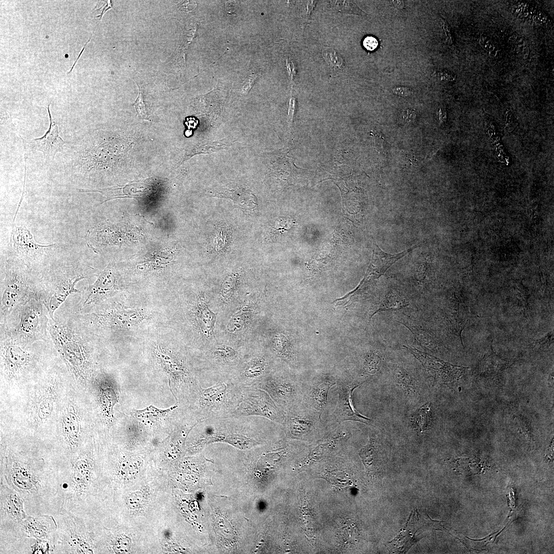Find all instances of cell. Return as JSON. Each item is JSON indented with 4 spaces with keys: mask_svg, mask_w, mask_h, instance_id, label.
<instances>
[{
    "mask_svg": "<svg viewBox=\"0 0 554 554\" xmlns=\"http://www.w3.org/2000/svg\"><path fill=\"white\" fill-rule=\"evenodd\" d=\"M0 423V482L23 498L28 516L57 513L63 502L58 462L44 443Z\"/></svg>",
    "mask_w": 554,
    "mask_h": 554,
    "instance_id": "1",
    "label": "cell"
},
{
    "mask_svg": "<svg viewBox=\"0 0 554 554\" xmlns=\"http://www.w3.org/2000/svg\"><path fill=\"white\" fill-rule=\"evenodd\" d=\"M70 383L65 369L57 365L48 367L14 397L1 403V421L45 443Z\"/></svg>",
    "mask_w": 554,
    "mask_h": 554,
    "instance_id": "2",
    "label": "cell"
},
{
    "mask_svg": "<svg viewBox=\"0 0 554 554\" xmlns=\"http://www.w3.org/2000/svg\"><path fill=\"white\" fill-rule=\"evenodd\" d=\"M62 509L82 519L91 529L106 513L108 482L101 465V444L93 433L87 443L60 470Z\"/></svg>",
    "mask_w": 554,
    "mask_h": 554,
    "instance_id": "3",
    "label": "cell"
},
{
    "mask_svg": "<svg viewBox=\"0 0 554 554\" xmlns=\"http://www.w3.org/2000/svg\"><path fill=\"white\" fill-rule=\"evenodd\" d=\"M86 392L70 382L60 405L52 432L44 443L62 466L68 464L94 433Z\"/></svg>",
    "mask_w": 554,
    "mask_h": 554,
    "instance_id": "4",
    "label": "cell"
},
{
    "mask_svg": "<svg viewBox=\"0 0 554 554\" xmlns=\"http://www.w3.org/2000/svg\"><path fill=\"white\" fill-rule=\"evenodd\" d=\"M199 423L201 430L197 437L201 444L223 442L241 449L251 448L260 444L266 433V428L254 417L230 416Z\"/></svg>",
    "mask_w": 554,
    "mask_h": 554,
    "instance_id": "5",
    "label": "cell"
},
{
    "mask_svg": "<svg viewBox=\"0 0 554 554\" xmlns=\"http://www.w3.org/2000/svg\"><path fill=\"white\" fill-rule=\"evenodd\" d=\"M50 332L71 383L86 392L94 377L89 350L68 328L55 324L50 327Z\"/></svg>",
    "mask_w": 554,
    "mask_h": 554,
    "instance_id": "6",
    "label": "cell"
},
{
    "mask_svg": "<svg viewBox=\"0 0 554 554\" xmlns=\"http://www.w3.org/2000/svg\"><path fill=\"white\" fill-rule=\"evenodd\" d=\"M242 395V387L231 376L224 377L210 387H200L190 402V413L200 422L230 417Z\"/></svg>",
    "mask_w": 554,
    "mask_h": 554,
    "instance_id": "7",
    "label": "cell"
},
{
    "mask_svg": "<svg viewBox=\"0 0 554 554\" xmlns=\"http://www.w3.org/2000/svg\"><path fill=\"white\" fill-rule=\"evenodd\" d=\"M53 517L57 527L53 553L95 552L94 533L82 519L63 509Z\"/></svg>",
    "mask_w": 554,
    "mask_h": 554,
    "instance_id": "8",
    "label": "cell"
},
{
    "mask_svg": "<svg viewBox=\"0 0 554 554\" xmlns=\"http://www.w3.org/2000/svg\"><path fill=\"white\" fill-rule=\"evenodd\" d=\"M285 413L282 427L288 438L307 440L324 434L327 429L322 421V415L303 400L290 407Z\"/></svg>",
    "mask_w": 554,
    "mask_h": 554,
    "instance_id": "9",
    "label": "cell"
},
{
    "mask_svg": "<svg viewBox=\"0 0 554 554\" xmlns=\"http://www.w3.org/2000/svg\"><path fill=\"white\" fill-rule=\"evenodd\" d=\"M56 523L53 516H28L18 525L15 533L0 543V553H19L25 538L54 541Z\"/></svg>",
    "mask_w": 554,
    "mask_h": 554,
    "instance_id": "10",
    "label": "cell"
},
{
    "mask_svg": "<svg viewBox=\"0 0 554 554\" xmlns=\"http://www.w3.org/2000/svg\"><path fill=\"white\" fill-rule=\"evenodd\" d=\"M231 416L260 417L282 426L285 413L267 392L250 387H242L241 402Z\"/></svg>",
    "mask_w": 554,
    "mask_h": 554,
    "instance_id": "11",
    "label": "cell"
},
{
    "mask_svg": "<svg viewBox=\"0 0 554 554\" xmlns=\"http://www.w3.org/2000/svg\"><path fill=\"white\" fill-rule=\"evenodd\" d=\"M256 387L267 392L284 412L303 400V385L288 374L270 373Z\"/></svg>",
    "mask_w": 554,
    "mask_h": 554,
    "instance_id": "12",
    "label": "cell"
},
{
    "mask_svg": "<svg viewBox=\"0 0 554 554\" xmlns=\"http://www.w3.org/2000/svg\"><path fill=\"white\" fill-rule=\"evenodd\" d=\"M27 516L23 498L7 485L0 482V542L13 536Z\"/></svg>",
    "mask_w": 554,
    "mask_h": 554,
    "instance_id": "13",
    "label": "cell"
},
{
    "mask_svg": "<svg viewBox=\"0 0 554 554\" xmlns=\"http://www.w3.org/2000/svg\"><path fill=\"white\" fill-rule=\"evenodd\" d=\"M412 353L433 378L437 383L448 385L458 381L468 368L453 365L432 355L408 346H403Z\"/></svg>",
    "mask_w": 554,
    "mask_h": 554,
    "instance_id": "14",
    "label": "cell"
},
{
    "mask_svg": "<svg viewBox=\"0 0 554 554\" xmlns=\"http://www.w3.org/2000/svg\"><path fill=\"white\" fill-rule=\"evenodd\" d=\"M363 382L337 380L338 400L332 414V419L338 424L346 421H354L366 424H371V420L362 415L354 406L352 399L353 390Z\"/></svg>",
    "mask_w": 554,
    "mask_h": 554,
    "instance_id": "15",
    "label": "cell"
},
{
    "mask_svg": "<svg viewBox=\"0 0 554 554\" xmlns=\"http://www.w3.org/2000/svg\"><path fill=\"white\" fill-rule=\"evenodd\" d=\"M50 103L47 110L49 117V127L42 136L26 141L22 139L24 146L43 153L45 163L49 164L54 160L57 153L61 152L66 143L60 135L56 122L52 118L50 111Z\"/></svg>",
    "mask_w": 554,
    "mask_h": 554,
    "instance_id": "16",
    "label": "cell"
},
{
    "mask_svg": "<svg viewBox=\"0 0 554 554\" xmlns=\"http://www.w3.org/2000/svg\"><path fill=\"white\" fill-rule=\"evenodd\" d=\"M269 373L268 360L258 355L245 361L231 377L241 387H256Z\"/></svg>",
    "mask_w": 554,
    "mask_h": 554,
    "instance_id": "17",
    "label": "cell"
},
{
    "mask_svg": "<svg viewBox=\"0 0 554 554\" xmlns=\"http://www.w3.org/2000/svg\"><path fill=\"white\" fill-rule=\"evenodd\" d=\"M332 375L323 374L314 379L311 384L303 386V401L321 415L327 407L329 392L337 383Z\"/></svg>",
    "mask_w": 554,
    "mask_h": 554,
    "instance_id": "18",
    "label": "cell"
},
{
    "mask_svg": "<svg viewBox=\"0 0 554 554\" xmlns=\"http://www.w3.org/2000/svg\"><path fill=\"white\" fill-rule=\"evenodd\" d=\"M413 246L406 250L396 254H390L384 252L375 244H374L371 262L367 270L366 275L360 285L364 286L368 283L377 279L383 275L395 262L406 255L416 247Z\"/></svg>",
    "mask_w": 554,
    "mask_h": 554,
    "instance_id": "19",
    "label": "cell"
},
{
    "mask_svg": "<svg viewBox=\"0 0 554 554\" xmlns=\"http://www.w3.org/2000/svg\"><path fill=\"white\" fill-rule=\"evenodd\" d=\"M11 235V242L17 254L24 257L43 254L45 249L55 244L42 245L34 240L31 232L25 227H17Z\"/></svg>",
    "mask_w": 554,
    "mask_h": 554,
    "instance_id": "20",
    "label": "cell"
},
{
    "mask_svg": "<svg viewBox=\"0 0 554 554\" xmlns=\"http://www.w3.org/2000/svg\"><path fill=\"white\" fill-rule=\"evenodd\" d=\"M41 311L39 307L32 303L27 304L22 311L19 325V331L23 337L35 339L42 333Z\"/></svg>",
    "mask_w": 554,
    "mask_h": 554,
    "instance_id": "21",
    "label": "cell"
},
{
    "mask_svg": "<svg viewBox=\"0 0 554 554\" xmlns=\"http://www.w3.org/2000/svg\"><path fill=\"white\" fill-rule=\"evenodd\" d=\"M375 439L369 437L368 444L359 451V455L368 473L375 475L382 468V460Z\"/></svg>",
    "mask_w": 554,
    "mask_h": 554,
    "instance_id": "22",
    "label": "cell"
},
{
    "mask_svg": "<svg viewBox=\"0 0 554 554\" xmlns=\"http://www.w3.org/2000/svg\"><path fill=\"white\" fill-rule=\"evenodd\" d=\"M83 279L84 276H82L70 278L61 283L56 287L50 298L48 305V310L52 318H53L54 312L65 301L69 295L79 292L75 286L77 282Z\"/></svg>",
    "mask_w": 554,
    "mask_h": 554,
    "instance_id": "23",
    "label": "cell"
},
{
    "mask_svg": "<svg viewBox=\"0 0 554 554\" xmlns=\"http://www.w3.org/2000/svg\"><path fill=\"white\" fill-rule=\"evenodd\" d=\"M23 285V282L17 275L13 274L9 277L2 298L1 311L3 314H6L13 308L19 298Z\"/></svg>",
    "mask_w": 554,
    "mask_h": 554,
    "instance_id": "24",
    "label": "cell"
},
{
    "mask_svg": "<svg viewBox=\"0 0 554 554\" xmlns=\"http://www.w3.org/2000/svg\"><path fill=\"white\" fill-rule=\"evenodd\" d=\"M115 285V277L113 271L107 268L99 275L91 287L85 303H89L101 295L113 290Z\"/></svg>",
    "mask_w": 554,
    "mask_h": 554,
    "instance_id": "25",
    "label": "cell"
},
{
    "mask_svg": "<svg viewBox=\"0 0 554 554\" xmlns=\"http://www.w3.org/2000/svg\"><path fill=\"white\" fill-rule=\"evenodd\" d=\"M210 358L214 364L223 367L235 366L240 360L238 351L227 345L214 348L210 352Z\"/></svg>",
    "mask_w": 554,
    "mask_h": 554,
    "instance_id": "26",
    "label": "cell"
},
{
    "mask_svg": "<svg viewBox=\"0 0 554 554\" xmlns=\"http://www.w3.org/2000/svg\"><path fill=\"white\" fill-rule=\"evenodd\" d=\"M143 318L142 313L136 310H115L105 316L110 324L124 327L136 324Z\"/></svg>",
    "mask_w": 554,
    "mask_h": 554,
    "instance_id": "27",
    "label": "cell"
},
{
    "mask_svg": "<svg viewBox=\"0 0 554 554\" xmlns=\"http://www.w3.org/2000/svg\"><path fill=\"white\" fill-rule=\"evenodd\" d=\"M399 323L404 325L412 332L416 341L423 348L432 350L437 347L436 340L429 332L407 322Z\"/></svg>",
    "mask_w": 554,
    "mask_h": 554,
    "instance_id": "28",
    "label": "cell"
},
{
    "mask_svg": "<svg viewBox=\"0 0 554 554\" xmlns=\"http://www.w3.org/2000/svg\"><path fill=\"white\" fill-rule=\"evenodd\" d=\"M227 142H228L225 141V140L219 141L210 142L187 150L182 159V162L188 159V158L196 154L209 153L221 149H225L230 145Z\"/></svg>",
    "mask_w": 554,
    "mask_h": 554,
    "instance_id": "29",
    "label": "cell"
},
{
    "mask_svg": "<svg viewBox=\"0 0 554 554\" xmlns=\"http://www.w3.org/2000/svg\"><path fill=\"white\" fill-rule=\"evenodd\" d=\"M216 195L231 199L234 203H237L239 205H250L255 203V196L249 190L243 189L238 188L232 190L224 191L218 192Z\"/></svg>",
    "mask_w": 554,
    "mask_h": 554,
    "instance_id": "30",
    "label": "cell"
},
{
    "mask_svg": "<svg viewBox=\"0 0 554 554\" xmlns=\"http://www.w3.org/2000/svg\"><path fill=\"white\" fill-rule=\"evenodd\" d=\"M507 365L506 362L492 352L481 361L480 367L487 374L498 373Z\"/></svg>",
    "mask_w": 554,
    "mask_h": 554,
    "instance_id": "31",
    "label": "cell"
},
{
    "mask_svg": "<svg viewBox=\"0 0 554 554\" xmlns=\"http://www.w3.org/2000/svg\"><path fill=\"white\" fill-rule=\"evenodd\" d=\"M328 7L333 11H339L346 13L357 14L360 15H366L368 14L361 10L352 1H327Z\"/></svg>",
    "mask_w": 554,
    "mask_h": 554,
    "instance_id": "32",
    "label": "cell"
},
{
    "mask_svg": "<svg viewBox=\"0 0 554 554\" xmlns=\"http://www.w3.org/2000/svg\"><path fill=\"white\" fill-rule=\"evenodd\" d=\"M322 56L328 65L334 70H342L345 67V62L341 54L329 47H323Z\"/></svg>",
    "mask_w": 554,
    "mask_h": 554,
    "instance_id": "33",
    "label": "cell"
},
{
    "mask_svg": "<svg viewBox=\"0 0 554 554\" xmlns=\"http://www.w3.org/2000/svg\"><path fill=\"white\" fill-rule=\"evenodd\" d=\"M407 301L402 299L401 297L395 294L388 295L381 302L379 308L371 315L372 316L376 313L382 311L394 310L402 309L408 306Z\"/></svg>",
    "mask_w": 554,
    "mask_h": 554,
    "instance_id": "34",
    "label": "cell"
},
{
    "mask_svg": "<svg viewBox=\"0 0 554 554\" xmlns=\"http://www.w3.org/2000/svg\"><path fill=\"white\" fill-rule=\"evenodd\" d=\"M430 405L429 403L423 405L413 417L414 422L421 432L426 430L430 424Z\"/></svg>",
    "mask_w": 554,
    "mask_h": 554,
    "instance_id": "35",
    "label": "cell"
},
{
    "mask_svg": "<svg viewBox=\"0 0 554 554\" xmlns=\"http://www.w3.org/2000/svg\"><path fill=\"white\" fill-rule=\"evenodd\" d=\"M381 358L375 351L372 350L366 356L364 365L363 371L368 374L375 373L380 368Z\"/></svg>",
    "mask_w": 554,
    "mask_h": 554,
    "instance_id": "36",
    "label": "cell"
},
{
    "mask_svg": "<svg viewBox=\"0 0 554 554\" xmlns=\"http://www.w3.org/2000/svg\"><path fill=\"white\" fill-rule=\"evenodd\" d=\"M199 319L201 327L204 331L212 329L214 323V314L205 306L199 309Z\"/></svg>",
    "mask_w": 554,
    "mask_h": 554,
    "instance_id": "37",
    "label": "cell"
},
{
    "mask_svg": "<svg viewBox=\"0 0 554 554\" xmlns=\"http://www.w3.org/2000/svg\"><path fill=\"white\" fill-rule=\"evenodd\" d=\"M136 84L138 87L139 92L137 97L133 104V105L135 107L138 116L142 119L150 121L149 119L148 112L145 102L143 89L142 88H141L137 83H136Z\"/></svg>",
    "mask_w": 554,
    "mask_h": 554,
    "instance_id": "38",
    "label": "cell"
},
{
    "mask_svg": "<svg viewBox=\"0 0 554 554\" xmlns=\"http://www.w3.org/2000/svg\"><path fill=\"white\" fill-rule=\"evenodd\" d=\"M244 316L243 312L241 310L234 314L229 322L227 328L228 331L234 332L239 330L243 326Z\"/></svg>",
    "mask_w": 554,
    "mask_h": 554,
    "instance_id": "39",
    "label": "cell"
},
{
    "mask_svg": "<svg viewBox=\"0 0 554 554\" xmlns=\"http://www.w3.org/2000/svg\"><path fill=\"white\" fill-rule=\"evenodd\" d=\"M553 331L549 332L543 338L534 341L531 345L533 348H548L551 343H553Z\"/></svg>",
    "mask_w": 554,
    "mask_h": 554,
    "instance_id": "40",
    "label": "cell"
},
{
    "mask_svg": "<svg viewBox=\"0 0 554 554\" xmlns=\"http://www.w3.org/2000/svg\"><path fill=\"white\" fill-rule=\"evenodd\" d=\"M259 76V73L251 74L245 80L241 88V93L243 95H246L251 90L254 84Z\"/></svg>",
    "mask_w": 554,
    "mask_h": 554,
    "instance_id": "41",
    "label": "cell"
},
{
    "mask_svg": "<svg viewBox=\"0 0 554 554\" xmlns=\"http://www.w3.org/2000/svg\"><path fill=\"white\" fill-rule=\"evenodd\" d=\"M306 2V9L302 15L303 27L305 26L308 22L311 11L313 9L316 3L315 1H308Z\"/></svg>",
    "mask_w": 554,
    "mask_h": 554,
    "instance_id": "42",
    "label": "cell"
},
{
    "mask_svg": "<svg viewBox=\"0 0 554 554\" xmlns=\"http://www.w3.org/2000/svg\"><path fill=\"white\" fill-rule=\"evenodd\" d=\"M363 45L367 50L372 51L377 48L379 43L374 37L367 36L363 41Z\"/></svg>",
    "mask_w": 554,
    "mask_h": 554,
    "instance_id": "43",
    "label": "cell"
},
{
    "mask_svg": "<svg viewBox=\"0 0 554 554\" xmlns=\"http://www.w3.org/2000/svg\"><path fill=\"white\" fill-rule=\"evenodd\" d=\"M416 117L415 110L408 108L403 111L401 116L402 122L404 124H408L413 121Z\"/></svg>",
    "mask_w": 554,
    "mask_h": 554,
    "instance_id": "44",
    "label": "cell"
},
{
    "mask_svg": "<svg viewBox=\"0 0 554 554\" xmlns=\"http://www.w3.org/2000/svg\"><path fill=\"white\" fill-rule=\"evenodd\" d=\"M392 91L394 94L404 97L410 96L413 93L412 90L407 87H396Z\"/></svg>",
    "mask_w": 554,
    "mask_h": 554,
    "instance_id": "45",
    "label": "cell"
},
{
    "mask_svg": "<svg viewBox=\"0 0 554 554\" xmlns=\"http://www.w3.org/2000/svg\"><path fill=\"white\" fill-rule=\"evenodd\" d=\"M286 65L288 72L291 77V80H293L296 75V70L294 65L290 58H287Z\"/></svg>",
    "mask_w": 554,
    "mask_h": 554,
    "instance_id": "46",
    "label": "cell"
},
{
    "mask_svg": "<svg viewBox=\"0 0 554 554\" xmlns=\"http://www.w3.org/2000/svg\"><path fill=\"white\" fill-rule=\"evenodd\" d=\"M294 109H295V100H294V98L292 97V98H290V101H289V108H288V123H289L290 125H291V123H292L293 115V114H294Z\"/></svg>",
    "mask_w": 554,
    "mask_h": 554,
    "instance_id": "47",
    "label": "cell"
},
{
    "mask_svg": "<svg viewBox=\"0 0 554 554\" xmlns=\"http://www.w3.org/2000/svg\"><path fill=\"white\" fill-rule=\"evenodd\" d=\"M91 36H90V38H89V40H88V41H87V43H86V44H85V45L84 46V47H83V49H82V51H81L80 53V54H79V55H78V56L77 57V58H76V60H75V62L74 63V64H73V65L72 67H71V68L70 70L69 71V72H68V74H69L70 73H71V72H72V70H73V68H74V66L75 65L76 63H77V61L78 60L79 58L80 57V56H81V54H82L83 53V51H84V49H85V47H86V45L87 44V43H89V42H90V39H91Z\"/></svg>",
    "mask_w": 554,
    "mask_h": 554,
    "instance_id": "48",
    "label": "cell"
},
{
    "mask_svg": "<svg viewBox=\"0 0 554 554\" xmlns=\"http://www.w3.org/2000/svg\"><path fill=\"white\" fill-rule=\"evenodd\" d=\"M394 6L398 9H403L404 6V3L403 1H392Z\"/></svg>",
    "mask_w": 554,
    "mask_h": 554,
    "instance_id": "49",
    "label": "cell"
}]
</instances>
